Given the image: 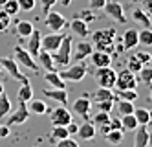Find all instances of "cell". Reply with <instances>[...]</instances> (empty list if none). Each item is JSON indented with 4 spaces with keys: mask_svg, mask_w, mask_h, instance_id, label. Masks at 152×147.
<instances>
[{
    "mask_svg": "<svg viewBox=\"0 0 152 147\" xmlns=\"http://www.w3.org/2000/svg\"><path fill=\"white\" fill-rule=\"evenodd\" d=\"M123 134H125L123 129H110L104 134V140L108 143H112V145H119V143L123 142Z\"/></svg>",
    "mask_w": 152,
    "mask_h": 147,
    "instance_id": "27",
    "label": "cell"
},
{
    "mask_svg": "<svg viewBox=\"0 0 152 147\" xmlns=\"http://www.w3.org/2000/svg\"><path fill=\"white\" fill-rule=\"evenodd\" d=\"M73 41L70 35H64L62 42L59 44V48L55 52H51V59L55 63V66H61V68H66L72 61V50H73Z\"/></svg>",
    "mask_w": 152,
    "mask_h": 147,
    "instance_id": "2",
    "label": "cell"
},
{
    "mask_svg": "<svg viewBox=\"0 0 152 147\" xmlns=\"http://www.w3.org/2000/svg\"><path fill=\"white\" fill-rule=\"evenodd\" d=\"M143 9L148 15H152V0H143Z\"/></svg>",
    "mask_w": 152,
    "mask_h": 147,
    "instance_id": "51",
    "label": "cell"
},
{
    "mask_svg": "<svg viewBox=\"0 0 152 147\" xmlns=\"http://www.w3.org/2000/svg\"><path fill=\"white\" fill-rule=\"evenodd\" d=\"M115 107H117V112H119V116H125V114H132L134 112V101H125V99H119L117 103H115Z\"/></svg>",
    "mask_w": 152,
    "mask_h": 147,
    "instance_id": "30",
    "label": "cell"
},
{
    "mask_svg": "<svg viewBox=\"0 0 152 147\" xmlns=\"http://www.w3.org/2000/svg\"><path fill=\"white\" fill-rule=\"evenodd\" d=\"M4 4H6V0H0V7H2Z\"/></svg>",
    "mask_w": 152,
    "mask_h": 147,
    "instance_id": "58",
    "label": "cell"
},
{
    "mask_svg": "<svg viewBox=\"0 0 152 147\" xmlns=\"http://www.w3.org/2000/svg\"><path fill=\"white\" fill-rule=\"evenodd\" d=\"M115 94L112 92V88H103L99 86L95 90V101H114Z\"/></svg>",
    "mask_w": 152,
    "mask_h": 147,
    "instance_id": "29",
    "label": "cell"
},
{
    "mask_svg": "<svg viewBox=\"0 0 152 147\" xmlns=\"http://www.w3.org/2000/svg\"><path fill=\"white\" fill-rule=\"evenodd\" d=\"M9 114H11V118H7V127L22 125V123H26L29 120V110H28L26 103H18V109L15 112H9Z\"/></svg>",
    "mask_w": 152,
    "mask_h": 147,
    "instance_id": "12",
    "label": "cell"
},
{
    "mask_svg": "<svg viewBox=\"0 0 152 147\" xmlns=\"http://www.w3.org/2000/svg\"><path fill=\"white\" fill-rule=\"evenodd\" d=\"M59 2H61V4H62L64 7H68V6L72 4V0H59Z\"/></svg>",
    "mask_w": 152,
    "mask_h": 147,
    "instance_id": "53",
    "label": "cell"
},
{
    "mask_svg": "<svg viewBox=\"0 0 152 147\" xmlns=\"http://www.w3.org/2000/svg\"><path fill=\"white\" fill-rule=\"evenodd\" d=\"M126 68H128L130 72L137 74V72H139L141 68H143V64L139 63V59L136 57V55H130V57H128V66H126Z\"/></svg>",
    "mask_w": 152,
    "mask_h": 147,
    "instance_id": "40",
    "label": "cell"
},
{
    "mask_svg": "<svg viewBox=\"0 0 152 147\" xmlns=\"http://www.w3.org/2000/svg\"><path fill=\"white\" fill-rule=\"evenodd\" d=\"M110 127L112 129H121V120H119V118H110Z\"/></svg>",
    "mask_w": 152,
    "mask_h": 147,
    "instance_id": "52",
    "label": "cell"
},
{
    "mask_svg": "<svg viewBox=\"0 0 152 147\" xmlns=\"http://www.w3.org/2000/svg\"><path fill=\"white\" fill-rule=\"evenodd\" d=\"M86 74H88V68H86V64L83 63H77V64H68L66 70L59 72V75L64 79V81H72V83H79L83 81V79L86 77Z\"/></svg>",
    "mask_w": 152,
    "mask_h": 147,
    "instance_id": "3",
    "label": "cell"
},
{
    "mask_svg": "<svg viewBox=\"0 0 152 147\" xmlns=\"http://www.w3.org/2000/svg\"><path fill=\"white\" fill-rule=\"evenodd\" d=\"M77 129H79V125H75L73 121H70L68 125H66V131H68V134H70V136H73V134H77Z\"/></svg>",
    "mask_w": 152,
    "mask_h": 147,
    "instance_id": "49",
    "label": "cell"
},
{
    "mask_svg": "<svg viewBox=\"0 0 152 147\" xmlns=\"http://www.w3.org/2000/svg\"><path fill=\"white\" fill-rule=\"evenodd\" d=\"M147 147H148V145H147Z\"/></svg>",
    "mask_w": 152,
    "mask_h": 147,
    "instance_id": "60",
    "label": "cell"
},
{
    "mask_svg": "<svg viewBox=\"0 0 152 147\" xmlns=\"http://www.w3.org/2000/svg\"><path fill=\"white\" fill-rule=\"evenodd\" d=\"M68 136L70 134H68V131H66L64 125H53V129H51V140L53 142H59V140L68 138Z\"/></svg>",
    "mask_w": 152,
    "mask_h": 147,
    "instance_id": "35",
    "label": "cell"
},
{
    "mask_svg": "<svg viewBox=\"0 0 152 147\" xmlns=\"http://www.w3.org/2000/svg\"><path fill=\"white\" fill-rule=\"evenodd\" d=\"M35 61L39 64V68H44L46 72H53V70H55V63H53V59H51V53L46 52V50H40L39 55L35 57Z\"/></svg>",
    "mask_w": 152,
    "mask_h": 147,
    "instance_id": "17",
    "label": "cell"
},
{
    "mask_svg": "<svg viewBox=\"0 0 152 147\" xmlns=\"http://www.w3.org/2000/svg\"><path fill=\"white\" fill-rule=\"evenodd\" d=\"M40 37H42V35H40V31H39V30H35V28H33V31L29 33V37H26V39H28L26 50L29 52V55H31L33 59L37 57L39 52L42 50V48H40Z\"/></svg>",
    "mask_w": 152,
    "mask_h": 147,
    "instance_id": "14",
    "label": "cell"
},
{
    "mask_svg": "<svg viewBox=\"0 0 152 147\" xmlns=\"http://www.w3.org/2000/svg\"><path fill=\"white\" fill-rule=\"evenodd\" d=\"M13 59L18 63V64H22V66H26L28 70H33V72H37L39 70V64H37V61L29 55V52L26 50V48H22V46H15V52H13Z\"/></svg>",
    "mask_w": 152,
    "mask_h": 147,
    "instance_id": "6",
    "label": "cell"
},
{
    "mask_svg": "<svg viewBox=\"0 0 152 147\" xmlns=\"http://www.w3.org/2000/svg\"><path fill=\"white\" fill-rule=\"evenodd\" d=\"M92 120H94V125L99 127V125H104V123L110 121V114H108V112H99V110H97V114Z\"/></svg>",
    "mask_w": 152,
    "mask_h": 147,
    "instance_id": "39",
    "label": "cell"
},
{
    "mask_svg": "<svg viewBox=\"0 0 152 147\" xmlns=\"http://www.w3.org/2000/svg\"><path fill=\"white\" fill-rule=\"evenodd\" d=\"M134 55L139 59V63L143 64V66H145V64H150V61H152V55H150L148 52H137V53H134Z\"/></svg>",
    "mask_w": 152,
    "mask_h": 147,
    "instance_id": "45",
    "label": "cell"
},
{
    "mask_svg": "<svg viewBox=\"0 0 152 147\" xmlns=\"http://www.w3.org/2000/svg\"><path fill=\"white\" fill-rule=\"evenodd\" d=\"M137 74H139V81H141V83H145V85H152V66L145 64V66H143V68H141Z\"/></svg>",
    "mask_w": 152,
    "mask_h": 147,
    "instance_id": "36",
    "label": "cell"
},
{
    "mask_svg": "<svg viewBox=\"0 0 152 147\" xmlns=\"http://www.w3.org/2000/svg\"><path fill=\"white\" fill-rule=\"evenodd\" d=\"M44 24L48 26V30L51 31H61L64 26H68V22L66 18H64L62 13H59V11H48L46 13V18H44Z\"/></svg>",
    "mask_w": 152,
    "mask_h": 147,
    "instance_id": "11",
    "label": "cell"
},
{
    "mask_svg": "<svg viewBox=\"0 0 152 147\" xmlns=\"http://www.w3.org/2000/svg\"><path fill=\"white\" fill-rule=\"evenodd\" d=\"M104 13L106 17H110L114 18L115 22H119V24H126V17H125V9L123 6L119 4V2H114V0H106V4H104Z\"/></svg>",
    "mask_w": 152,
    "mask_h": 147,
    "instance_id": "8",
    "label": "cell"
},
{
    "mask_svg": "<svg viewBox=\"0 0 152 147\" xmlns=\"http://www.w3.org/2000/svg\"><path fill=\"white\" fill-rule=\"evenodd\" d=\"M88 59L92 61V64L95 68H103V66H110L112 64V55L104 53V52H99V50H94Z\"/></svg>",
    "mask_w": 152,
    "mask_h": 147,
    "instance_id": "15",
    "label": "cell"
},
{
    "mask_svg": "<svg viewBox=\"0 0 152 147\" xmlns=\"http://www.w3.org/2000/svg\"><path fill=\"white\" fill-rule=\"evenodd\" d=\"M0 64H2V68L11 75V79H17V81H20V83H28V77L20 72L18 63L13 57H2V59H0Z\"/></svg>",
    "mask_w": 152,
    "mask_h": 147,
    "instance_id": "7",
    "label": "cell"
},
{
    "mask_svg": "<svg viewBox=\"0 0 152 147\" xmlns=\"http://www.w3.org/2000/svg\"><path fill=\"white\" fill-rule=\"evenodd\" d=\"M119 99H125V101H136L137 99V92L134 88H125V90H117L115 94Z\"/></svg>",
    "mask_w": 152,
    "mask_h": 147,
    "instance_id": "37",
    "label": "cell"
},
{
    "mask_svg": "<svg viewBox=\"0 0 152 147\" xmlns=\"http://www.w3.org/2000/svg\"><path fill=\"white\" fill-rule=\"evenodd\" d=\"M148 147H152V132H148Z\"/></svg>",
    "mask_w": 152,
    "mask_h": 147,
    "instance_id": "54",
    "label": "cell"
},
{
    "mask_svg": "<svg viewBox=\"0 0 152 147\" xmlns=\"http://www.w3.org/2000/svg\"><path fill=\"white\" fill-rule=\"evenodd\" d=\"M117 90H125V88H134L137 86V77L134 72H130L128 68L121 70V72H117L115 75V85H114Z\"/></svg>",
    "mask_w": 152,
    "mask_h": 147,
    "instance_id": "5",
    "label": "cell"
},
{
    "mask_svg": "<svg viewBox=\"0 0 152 147\" xmlns=\"http://www.w3.org/2000/svg\"><path fill=\"white\" fill-rule=\"evenodd\" d=\"M9 22H11V17L6 11H0V31H6L9 28Z\"/></svg>",
    "mask_w": 152,
    "mask_h": 147,
    "instance_id": "42",
    "label": "cell"
},
{
    "mask_svg": "<svg viewBox=\"0 0 152 147\" xmlns=\"http://www.w3.org/2000/svg\"><path fill=\"white\" fill-rule=\"evenodd\" d=\"M148 118H150V123H152V110H148Z\"/></svg>",
    "mask_w": 152,
    "mask_h": 147,
    "instance_id": "56",
    "label": "cell"
},
{
    "mask_svg": "<svg viewBox=\"0 0 152 147\" xmlns=\"http://www.w3.org/2000/svg\"><path fill=\"white\" fill-rule=\"evenodd\" d=\"M92 110V101L88 96H81L73 101V114H77L81 118H88Z\"/></svg>",
    "mask_w": 152,
    "mask_h": 147,
    "instance_id": "13",
    "label": "cell"
},
{
    "mask_svg": "<svg viewBox=\"0 0 152 147\" xmlns=\"http://www.w3.org/2000/svg\"><path fill=\"white\" fill-rule=\"evenodd\" d=\"M132 18L137 22L139 26H143V28H150V24H152V20H150L148 13H147L143 7H136V9L132 11Z\"/></svg>",
    "mask_w": 152,
    "mask_h": 147,
    "instance_id": "24",
    "label": "cell"
},
{
    "mask_svg": "<svg viewBox=\"0 0 152 147\" xmlns=\"http://www.w3.org/2000/svg\"><path fill=\"white\" fill-rule=\"evenodd\" d=\"M50 120H51V125H64L66 127L70 121H73V116L64 105H59L57 109H53L50 112Z\"/></svg>",
    "mask_w": 152,
    "mask_h": 147,
    "instance_id": "9",
    "label": "cell"
},
{
    "mask_svg": "<svg viewBox=\"0 0 152 147\" xmlns=\"http://www.w3.org/2000/svg\"><path fill=\"white\" fill-rule=\"evenodd\" d=\"M134 118L137 121V125H148L150 123V118H148V110L147 109H134Z\"/></svg>",
    "mask_w": 152,
    "mask_h": 147,
    "instance_id": "33",
    "label": "cell"
},
{
    "mask_svg": "<svg viewBox=\"0 0 152 147\" xmlns=\"http://www.w3.org/2000/svg\"><path fill=\"white\" fill-rule=\"evenodd\" d=\"M59 2V0H40V9H42V13H48V11L53 9V6H55Z\"/></svg>",
    "mask_w": 152,
    "mask_h": 147,
    "instance_id": "44",
    "label": "cell"
},
{
    "mask_svg": "<svg viewBox=\"0 0 152 147\" xmlns=\"http://www.w3.org/2000/svg\"><path fill=\"white\" fill-rule=\"evenodd\" d=\"M2 11H6V13H7L9 17L17 15L18 11H20V7H18V2H17V0H6V4L2 6Z\"/></svg>",
    "mask_w": 152,
    "mask_h": 147,
    "instance_id": "38",
    "label": "cell"
},
{
    "mask_svg": "<svg viewBox=\"0 0 152 147\" xmlns=\"http://www.w3.org/2000/svg\"><path fill=\"white\" fill-rule=\"evenodd\" d=\"M119 120H121V129H123L125 132H126V131H134V129L137 127V121H136L134 114H125V116H121Z\"/></svg>",
    "mask_w": 152,
    "mask_h": 147,
    "instance_id": "31",
    "label": "cell"
},
{
    "mask_svg": "<svg viewBox=\"0 0 152 147\" xmlns=\"http://www.w3.org/2000/svg\"><path fill=\"white\" fill-rule=\"evenodd\" d=\"M148 99H150V103H152V88H150V94H148Z\"/></svg>",
    "mask_w": 152,
    "mask_h": 147,
    "instance_id": "57",
    "label": "cell"
},
{
    "mask_svg": "<svg viewBox=\"0 0 152 147\" xmlns=\"http://www.w3.org/2000/svg\"><path fill=\"white\" fill-rule=\"evenodd\" d=\"M123 46L126 50H134L139 46V41H137V30H132L128 28L125 33H123Z\"/></svg>",
    "mask_w": 152,
    "mask_h": 147,
    "instance_id": "21",
    "label": "cell"
},
{
    "mask_svg": "<svg viewBox=\"0 0 152 147\" xmlns=\"http://www.w3.org/2000/svg\"><path fill=\"white\" fill-rule=\"evenodd\" d=\"M2 92H6V90H4V85L0 83V94H2Z\"/></svg>",
    "mask_w": 152,
    "mask_h": 147,
    "instance_id": "55",
    "label": "cell"
},
{
    "mask_svg": "<svg viewBox=\"0 0 152 147\" xmlns=\"http://www.w3.org/2000/svg\"><path fill=\"white\" fill-rule=\"evenodd\" d=\"M44 96L53 99V101H57L59 105H66L68 103V92H66V88H55V90H50L46 88L44 90Z\"/></svg>",
    "mask_w": 152,
    "mask_h": 147,
    "instance_id": "19",
    "label": "cell"
},
{
    "mask_svg": "<svg viewBox=\"0 0 152 147\" xmlns=\"http://www.w3.org/2000/svg\"><path fill=\"white\" fill-rule=\"evenodd\" d=\"M11 112V101L6 96V92L0 94V118H6Z\"/></svg>",
    "mask_w": 152,
    "mask_h": 147,
    "instance_id": "34",
    "label": "cell"
},
{
    "mask_svg": "<svg viewBox=\"0 0 152 147\" xmlns=\"http://www.w3.org/2000/svg\"><path fill=\"white\" fill-rule=\"evenodd\" d=\"M18 2V7L20 9H24V11H31L35 7V4H37V0H17Z\"/></svg>",
    "mask_w": 152,
    "mask_h": 147,
    "instance_id": "46",
    "label": "cell"
},
{
    "mask_svg": "<svg viewBox=\"0 0 152 147\" xmlns=\"http://www.w3.org/2000/svg\"><path fill=\"white\" fill-rule=\"evenodd\" d=\"M26 105H28L29 114H39L40 116V114H46V112H48V107H46V103L42 99H33V98H31Z\"/></svg>",
    "mask_w": 152,
    "mask_h": 147,
    "instance_id": "25",
    "label": "cell"
},
{
    "mask_svg": "<svg viewBox=\"0 0 152 147\" xmlns=\"http://www.w3.org/2000/svg\"><path fill=\"white\" fill-rule=\"evenodd\" d=\"M44 81L48 85H51L53 88H66V81L59 75L57 70H53V72H46L44 74Z\"/></svg>",
    "mask_w": 152,
    "mask_h": 147,
    "instance_id": "23",
    "label": "cell"
},
{
    "mask_svg": "<svg viewBox=\"0 0 152 147\" xmlns=\"http://www.w3.org/2000/svg\"><path fill=\"white\" fill-rule=\"evenodd\" d=\"M95 134H97V131H95V125L92 121H84L83 125H79V129H77V136L81 140H94Z\"/></svg>",
    "mask_w": 152,
    "mask_h": 147,
    "instance_id": "20",
    "label": "cell"
},
{
    "mask_svg": "<svg viewBox=\"0 0 152 147\" xmlns=\"http://www.w3.org/2000/svg\"><path fill=\"white\" fill-rule=\"evenodd\" d=\"M150 20H152V18H150Z\"/></svg>",
    "mask_w": 152,
    "mask_h": 147,
    "instance_id": "61",
    "label": "cell"
},
{
    "mask_svg": "<svg viewBox=\"0 0 152 147\" xmlns=\"http://www.w3.org/2000/svg\"><path fill=\"white\" fill-rule=\"evenodd\" d=\"M33 31V24H31L29 20H18L17 22V33H18V37H29V33Z\"/></svg>",
    "mask_w": 152,
    "mask_h": 147,
    "instance_id": "28",
    "label": "cell"
},
{
    "mask_svg": "<svg viewBox=\"0 0 152 147\" xmlns=\"http://www.w3.org/2000/svg\"><path fill=\"white\" fill-rule=\"evenodd\" d=\"M2 72H4V68H2V64H0V75H2Z\"/></svg>",
    "mask_w": 152,
    "mask_h": 147,
    "instance_id": "59",
    "label": "cell"
},
{
    "mask_svg": "<svg viewBox=\"0 0 152 147\" xmlns=\"http://www.w3.org/2000/svg\"><path fill=\"white\" fill-rule=\"evenodd\" d=\"M104 4H106V0H88L90 9H103Z\"/></svg>",
    "mask_w": 152,
    "mask_h": 147,
    "instance_id": "47",
    "label": "cell"
},
{
    "mask_svg": "<svg viewBox=\"0 0 152 147\" xmlns=\"http://www.w3.org/2000/svg\"><path fill=\"white\" fill-rule=\"evenodd\" d=\"M33 98V88H31L29 81L28 83H22L18 88V92H17V99H18V103H28V101Z\"/></svg>",
    "mask_w": 152,
    "mask_h": 147,
    "instance_id": "26",
    "label": "cell"
},
{
    "mask_svg": "<svg viewBox=\"0 0 152 147\" xmlns=\"http://www.w3.org/2000/svg\"><path fill=\"white\" fill-rule=\"evenodd\" d=\"M134 131H136L134 147H147L148 145V131H147V125H137Z\"/></svg>",
    "mask_w": 152,
    "mask_h": 147,
    "instance_id": "22",
    "label": "cell"
},
{
    "mask_svg": "<svg viewBox=\"0 0 152 147\" xmlns=\"http://www.w3.org/2000/svg\"><path fill=\"white\" fill-rule=\"evenodd\" d=\"M115 75H117V72L112 68V66L95 68V83H97V86H103V88H114Z\"/></svg>",
    "mask_w": 152,
    "mask_h": 147,
    "instance_id": "4",
    "label": "cell"
},
{
    "mask_svg": "<svg viewBox=\"0 0 152 147\" xmlns=\"http://www.w3.org/2000/svg\"><path fill=\"white\" fill-rule=\"evenodd\" d=\"M64 35H66V33L51 31V33H48V35L40 37V48H42V50H46V52H50V53H51V52H55V50L59 48V44L62 42Z\"/></svg>",
    "mask_w": 152,
    "mask_h": 147,
    "instance_id": "10",
    "label": "cell"
},
{
    "mask_svg": "<svg viewBox=\"0 0 152 147\" xmlns=\"http://www.w3.org/2000/svg\"><path fill=\"white\" fill-rule=\"evenodd\" d=\"M70 28H72V31L75 33L77 37H81V39H86L90 35V28H88V22H84L83 18H79V17H75L70 24H68Z\"/></svg>",
    "mask_w": 152,
    "mask_h": 147,
    "instance_id": "16",
    "label": "cell"
},
{
    "mask_svg": "<svg viewBox=\"0 0 152 147\" xmlns=\"http://www.w3.org/2000/svg\"><path fill=\"white\" fill-rule=\"evenodd\" d=\"M92 44H95V48L99 52L112 55V52L115 48V30L114 28L97 30L95 33H92Z\"/></svg>",
    "mask_w": 152,
    "mask_h": 147,
    "instance_id": "1",
    "label": "cell"
},
{
    "mask_svg": "<svg viewBox=\"0 0 152 147\" xmlns=\"http://www.w3.org/2000/svg\"><path fill=\"white\" fill-rule=\"evenodd\" d=\"M55 147H79V143L75 142L72 136H68V138H62V140H59Z\"/></svg>",
    "mask_w": 152,
    "mask_h": 147,
    "instance_id": "43",
    "label": "cell"
},
{
    "mask_svg": "<svg viewBox=\"0 0 152 147\" xmlns=\"http://www.w3.org/2000/svg\"><path fill=\"white\" fill-rule=\"evenodd\" d=\"M9 129H11V127L0 125V138H7V136H9Z\"/></svg>",
    "mask_w": 152,
    "mask_h": 147,
    "instance_id": "50",
    "label": "cell"
},
{
    "mask_svg": "<svg viewBox=\"0 0 152 147\" xmlns=\"http://www.w3.org/2000/svg\"><path fill=\"white\" fill-rule=\"evenodd\" d=\"M94 52V44L92 42H86V39H83L79 44H77V52H75L73 59L75 61H84L90 57V53Z\"/></svg>",
    "mask_w": 152,
    "mask_h": 147,
    "instance_id": "18",
    "label": "cell"
},
{
    "mask_svg": "<svg viewBox=\"0 0 152 147\" xmlns=\"http://www.w3.org/2000/svg\"><path fill=\"white\" fill-rule=\"evenodd\" d=\"M137 41H139V44H143V46L150 48L152 46V30L143 28L141 31H137Z\"/></svg>",
    "mask_w": 152,
    "mask_h": 147,
    "instance_id": "32",
    "label": "cell"
},
{
    "mask_svg": "<svg viewBox=\"0 0 152 147\" xmlns=\"http://www.w3.org/2000/svg\"><path fill=\"white\" fill-rule=\"evenodd\" d=\"M95 107L99 112H108L110 114L114 109V101H95Z\"/></svg>",
    "mask_w": 152,
    "mask_h": 147,
    "instance_id": "41",
    "label": "cell"
},
{
    "mask_svg": "<svg viewBox=\"0 0 152 147\" xmlns=\"http://www.w3.org/2000/svg\"><path fill=\"white\" fill-rule=\"evenodd\" d=\"M77 17H79V18H83L84 22H90V20H94V18H95V17L92 15V11H83V13H79Z\"/></svg>",
    "mask_w": 152,
    "mask_h": 147,
    "instance_id": "48",
    "label": "cell"
}]
</instances>
